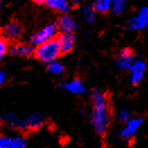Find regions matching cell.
Instances as JSON below:
<instances>
[{
    "label": "cell",
    "mask_w": 148,
    "mask_h": 148,
    "mask_svg": "<svg viewBox=\"0 0 148 148\" xmlns=\"http://www.w3.org/2000/svg\"><path fill=\"white\" fill-rule=\"evenodd\" d=\"M83 16H84V19L87 23H93L95 21V17H96V12L94 10L93 7L85 6L83 8Z\"/></svg>",
    "instance_id": "ffe728a7"
},
{
    "label": "cell",
    "mask_w": 148,
    "mask_h": 148,
    "mask_svg": "<svg viewBox=\"0 0 148 148\" xmlns=\"http://www.w3.org/2000/svg\"><path fill=\"white\" fill-rule=\"evenodd\" d=\"M60 53H62L61 49H60L58 40H56V38L37 45L34 50V57L38 61L44 62V63L56 61L58 59V57L60 56Z\"/></svg>",
    "instance_id": "7a4b0ae2"
},
{
    "label": "cell",
    "mask_w": 148,
    "mask_h": 148,
    "mask_svg": "<svg viewBox=\"0 0 148 148\" xmlns=\"http://www.w3.org/2000/svg\"><path fill=\"white\" fill-rule=\"evenodd\" d=\"M27 141L23 136H1L0 148H26Z\"/></svg>",
    "instance_id": "52a82bcc"
},
{
    "label": "cell",
    "mask_w": 148,
    "mask_h": 148,
    "mask_svg": "<svg viewBox=\"0 0 148 148\" xmlns=\"http://www.w3.org/2000/svg\"><path fill=\"white\" fill-rule=\"evenodd\" d=\"M58 29H59V27H58L57 23H53V22L48 23L31 36L29 42H31L32 45H36L37 47L40 44L49 42L51 40H54V37L58 33Z\"/></svg>",
    "instance_id": "3957f363"
},
{
    "label": "cell",
    "mask_w": 148,
    "mask_h": 148,
    "mask_svg": "<svg viewBox=\"0 0 148 148\" xmlns=\"http://www.w3.org/2000/svg\"><path fill=\"white\" fill-rule=\"evenodd\" d=\"M60 87H62L68 93L74 94V95H84L87 92V88L85 86V84L79 78H74V79H71L69 82L62 83Z\"/></svg>",
    "instance_id": "8fae6325"
},
{
    "label": "cell",
    "mask_w": 148,
    "mask_h": 148,
    "mask_svg": "<svg viewBox=\"0 0 148 148\" xmlns=\"http://www.w3.org/2000/svg\"><path fill=\"white\" fill-rule=\"evenodd\" d=\"M145 71H146V63L141 59H136L131 69H130V82L131 84L137 85L139 84L144 76H145Z\"/></svg>",
    "instance_id": "9c48e42d"
},
{
    "label": "cell",
    "mask_w": 148,
    "mask_h": 148,
    "mask_svg": "<svg viewBox=\"0 0 148 148\" xmlns=\"http://www.w3.org/2000/svg\"><path fill=\"white\" fill-rule=\"evenodd\" d=\"M35 3L37 5H47V2L49 1V0H33Z\"/></svg>",
    "instance_id": "cb8c5ba5"
},
{
    "label": "cell",
    "mask_w": 148,
    "mask_h": 148,
    "mask_svg": "<svg viewBox=\"0 0 148 148\" xmlns=\"http://www.w3.org/2000/svg\"><path fill=\"white\" fill-rule=\"evenodd\" d=\"M94 10L99 14H105L112 8V0H95L93 2Z\"/></svg>",
    "instance_id": "e0dca14e"
},
{
    "label": "cell",
    "mask_w": 148,
    "mask_h": 148,
    "mask_svg": "<svg viewBox=\"0 0 148 148\" xmlns=\"http://www.w3.org/2000/svg\"><path fill=\"white\" fill-rule=\"evenodd\" d=\"M116 119H118V121H119V122L127 123V122L131 119V116H130V112L128 111L127 109H122V110H120V111L118 112V114H116Z\"/></svg>",
    "instance_id": "44dd1931"
},
{
    "label": "cell",
    "mask_w": 148,
    "mask_h": 148,
    "mask_svg": "<svg viewBox=\"0 0 148 148\" xmlns=\"http://www.w3.org/2000/svg\"><path fill=\"white\" fill-rule=\"evenodd\" d=\"M58 27L61 31V33H73L77 29V22L70 15L64 14L61 15V17L58 21Z\"/></svg>",
    "instance_id": "5bb4252c"
},
{
    "label": "cell",
    "mask_w": 148,
    "mask_h": 148,
    "mask_svg": "<svg viewBox=\"0 0 148 148\" xmlns=\"http://www.w3.org/2000/svg\"><path fill=\"white\" fill-rule=\"evenodd\" d=\"M8 51H9V47H8V43H7L6 38H1L0 40V58L2 59L7 54Z\"/></svg>",
    "instance_id": "7402d4cb"
},
{
    "label": "cell",
    "mask_w": 148,
    "mask_h": 148,
    "mask_svg": "<svg viewBox=\"0 0 148 148\" xmlns=\"http://www.w3.org/2000/svg\"><path fill=\"white\" fill-rule=\"evenodd\" d=\"M23 33V25L18 21H12L2 28V35L6 40H17Z\"/></svg>",
    "instance_id": "ba28073f"
},
{
    "label": "cell",
    "mask_w": 148,
    "mask_h": 148,
    "mask_svg": "<svg viewBox=\"0 0 148 148\" xmlns=\"http://www.w3.org/2000/svg\"><path fill=\"white\" fill-rule=\"evenodd\" d=\"M7 80V73L5 70H0V85H3Z\"/></svg>",
    "instance_id": "603a6c76"
},
{
    "label": "cell",
    "mask_w": 148,
    "mask_h": 148,
    "mask_svg": "<svg viewBox=\"0 0 148 148\" xmlns=\"http://www.w3.org/2000/svg\"><path fill=\"white\" fill-rule=\"evenodd\" d=\"M47 6L50 9L61 12L62 15L67 14L69 12V8H70V5H69L68 0H49L47 2Z\"/></svg>",
    "instance_id": "2e32d148"
},
{
    "label": "cell",
    "mask_w": 148,
    "mask_h": 148,
    "mask_svg": "<svg viewBox=\"0 0 148 148\" xmlns=\"http://www.w3.org/2000/svg\"><path fill=\"white\" fill-rule=\"evenodd\" d=\"M148 25V5L143 6L138 12L134 17H131L128 23L127 26L130 31L132 32H138V31H143L147 27Z\"/></svg>",
    "instance_id": "277c9868"
},
{
    "label": "cell",
    "mask_w": 148,
    "mask_h": 148,
    "mask_svg": "<svg viewBox=\"0 0 148 148\" xmlns=\"http://www.w3.org/2000/svg\"><path fill=\"white\" fill-rule=\"evenodd\" d=\"M44 122H45V119L42 113H40V112L32 113L25 118V129L35 131V130L41 129L44 125Z\"/></svg>",
    "instance_id": "7c38bea8"
},
{
    "label": "cell",
    "mask_w": 148,
    "mask_h": 148,
    "mask_svg": "<svg viewBox=\"0 0 148 148\" xmlns=\"http://www.w3.org/2000/svg\"><path fill=\"white\" fill-rule=\"evenodd\" d=\"M34 48L27 43H15L9 47V52L15 57H29L34 56Z\"/></svg>",
    "instance_id": "4fadbf2b"
},
{
    "label": "cell",
    "mask_w": 148,
    "mask_h": 148,
    "mask_svg": "<svg viewBox=\"0 0 148 148\" xmlns=\"http://www.w3.org/2000/svg\"><path fill=\"white\" fill-rule=\"evenodd\" d=\"M135 54L132 52L131 49H122L116 56V59H115V63H116V67L121 70H129L131 69L134 62H135Z\"/></svg>",
    "instance_id": "8992f818"
},
{
    "label": "cell",
    "mask_w": 148,
    "mask_h": 148,
    "mask_svg": "<svg viewBox=\"0 0 148 148\" xmlns=\"http://www.w3.org/2000/svg\"><path fill=\"white\" fill-rule=\"evenodd\" d=\"M143 125V118H131L127 123H124L123 128L119 131V138L122 140H130L138 132V130Z\"/></svg>",
    "instance_id": "5b68a950"
},
{
    "label": "cell",
    "mask_w": 148,
    "mask_h": 148,
    "mask_svg": "<svg viewBox=\"0 0 148 148\" xmlns=\"http://www.w3.org/2000/svg\"><path fill=\"white\" fill-rule=\"evenodd\" d=\"M47 69H48V71H49L50 74H52V75H61V74H63V71H64L63 64H62L61 62L58 61V60L48 63Z\"/></svg>",
    "instance_id": "d6986e66"
},
{
    "label": "cell",
    "mask_w": 148,
    "mask_h": 148,
    "mask_svg": "<svg viewBox=\"0 0 148 148\" xmlns=\"http://www.w3.org/2000/svg\"><path fill=\"white\" fill-rule=\"evenodd\" d=\"M2 123L10 129H25V118L19 116L17 113L7 112L2 115Z\"/></svg>",
    "instance_id": "30bf717a"
},
{
    "label": "cell",
    "mask_w": 148,
    "mask_h": 148,
    "mask_svg": "<svg viewBox=\"0 0 148 148\" xmlns=\"http://www.w3.org/2000/svg\"><path fill=\"white\" fill-rule=\"evenodd\" d=\"M127 9V0H112L111 10L115 15H122Z\"/></svg>",
    "instance_id": "ac0fdd59"
},
{
    "label": "cell",
    "mask_w": 148,
    "mask_h": 148,
    "mask_svg": "<svg viewBox=\"0 0 148 148\" xmlns=\"http://www.w3.org/2000/svg\"><path fill=\"white\" fill-rule=\"evenodd\" d=\"M57 40L59 42L61 52H63V53H67V52L71 51L74 48L75 35L73 33H60V35L58 36Z\"/></svg>",
    "instance_id": "9a60e30c"
},
{
    "label": "cell",
    "mask_w": 148,
    "mask_h": 148,
    "mask_svg": "<svg viewBox=\"0 0 148 148\" xmlns=\"http://www.w3.org/2000/svg\"><path fill=\"white\" fill-rule=\"evenodd\" d=\"M92 99V113L90 123L94 130L99 136H104L111 122V112L105 93L101 90H94L90 95Z\"/></svg>",
    "instance_id": "6da1fadb"
}]
</instances>
